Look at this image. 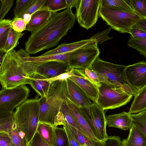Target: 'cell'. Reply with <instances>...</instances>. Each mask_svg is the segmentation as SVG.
<instances>
[{"label": "cell", "instance_id": "obj_9", "mask_svg": "<svg viewBox=\"0 0 146 146\" xmlns=\"http://www.w3.org/2000/svg\"><path fill=\"white\" fill-rule=\"evenodd\" d=\"M23 66L28 77L31 74L36 73L43 76L46 79L66 73L70 69L68 63L56 61L35 63L23 60Z\"/></svg>", "mask_w": 146, "mask_h": 146}, {"label": "cell", "instance_id": "obj_46", "mask_svg": "<svg viewBox=\"0 0 146 146\" xmlns=\"http://www.w3.org/2000/svg\"><path fill=\"white\" fill-rule=\"evenodd\" d=\"M11 140L8 133L0 132V146H11Z\"/></svg>", "mask_w": 146, "mask_h": 146}, {"label": "cell", "instance_id": "obj_28", "mask_svg": "<svg viewBox=\"0 0 146 146\" xmlns=\"http://www.w3.org/2000/svg\"><path fill=\"white\" fill-rule=\"evenodd\" d=\"M60 112L63 118V125L64 123L65 122L86 135L84 131L78 124L71 114L67 105L66 99L64 100L62 103Z\"/></svg>", "mask_w": 146, "mask_h": 146}, {"label": "cell", "instance_id": "obj_39", "mask_svg": "<svg viewBox=\"0 0 146 146\" xmlns=\"http://www.w3.org/2000/svg\"><path fill=\"white\" fill-rule=\"evenodd\" d=\"M27 24L22 18H17L12 20L11 27L15 31L21 33L26 30Z\"/></svg>", "mask_w": 146, "mask_h": 146}, {"label": "cell", "instance_id": "obj_36", "mask_svg": "<svg viewBox=\"0 0 146 146\" xmlns=\"http://www.w3.org/2000/svg\"><path fill=\"white\" fill-rule=\"evenodd\" d=\"M56 140L54 146H70L66 132L63 128L56 127Z\"/></svg>", "mask_w": 146, "mask_h": 146}, {"label": "cell", "instance_id": "obj_40", "mask_svg": "<svg viewBox=\"0 0 146 146\" xmlns=\"http://www.w3.org/2000/svg\"><path fill=\"white\" fill-rule=\"evenodd\" d=\"M29 146H51L36 131L32 139L29 143Z\"/></svg>", "mask_w": 146, "mask_h": 146}, {"label": "cell", "instance_id": "obj_34", "mask_svg": "<svg viewBox=\"0 0 146 146\" xmlns=\"http://www.w3.org/2000/svg\"><path fill=\"white\" fill-rule=\"evenodd\" d=\"M127 45L146 57V38L135 39L131 37L128 40Z\"/></svg>", "mask_w": 146, "mask_h": 146}, {"label": "cell", "instance_id": "obj_35", "mask_svg": "<svg viewBox=\"0 0 146 146\" xmlns=\"http://www.w3.org/2000/svg\"><path fill=\"white\" fill-rule=\"evenodd\" d=\"M129 3L135 12L141 18H146V0H129Z\"/></svg>", "mask_w": 146, "mask_h": 146}, {"label": "cell", "instance_id": "obj_31", "mask_svg": "<svg viewBox=\"0 0 146 146\" xmlns=\"http://www.w3.org/2000/svg\"><path fill=\"white\" fill-rule=\"evenodd\" d=\"M132 124L146 136V109L136 114H130Z\"/></svg>", "mask_w": 146, "mask_h": 146}, {"label": "cell", "instance_id": "obj_2", "mask_svg": "<svg viewBox=\"0 0 146 146\" xmlns=\"http://www.w3.org/2000/svg\"><path fill=\"white\" fill-rule=\"evenodd\" d=\"M66 80L51 82L46 94L40 98L39 122L54 127L62 125L60 110L64 100L69 97Z\"/></svg>", "mask_w": 146, "mask_h": 146}, {"label": "cell", "instance_id": "obj_14", "mask_svg": "<svg viewBox=\"0 0 146 146\" xmlns=\"http://www.w3.org/2000/svg\"><path fill=\"white\" fill-rule=\"evenodd\" d=\"M74 75L68 78L86 93L93 102H96L98 95L99 86L85 74L84 70L73 68Z\"/></svg>", "mask_w": 146, "mask_h": 146}, {"label": "cell", "instance_id": "obj_48", "mask_svg": "<svg viewBox=\"0 0 146 146\" xmlns=\"http://www.w3.org/2000/svg\"><path fill=\"white\" fill-rule=\"evenodd\" d=\"M132 27L140 29L146 32V18H142Z\"/></svg>", "mask_w": 146, "mask_h": 146}, {"label": "cell", "instance_id": "obj_12", "mask_svg": "<svg viewBox=\"0 0 146 146\" xmlns=\"http://www.w3.org/2000/svg\"><path fill=\"white\" fill-rule=\"evenodd\" d=\"M30 92L26 85L9 89L2 88L0 92V109L13 111L27 100Z\"/></svg>", "mask_w": 146, "mask_h": 146}, {"label": "cell", "instance_id": "obj_26", "mask_svg": "<svg viewBox=\"0 0 146 146\" xmlns=\"http://www.w3.org/2000/svg\"><path fill=\"white\" fill-rule=\"evenodd\" d=\"M24 34L17 32L11 28L4 47L0 52L8 53L14 49L19 44V40Z\"/></svg>", "mask_w": 146, "mask_h": 146}, {"label": "cell", "instance_id": "obj_13", "mask_svg": "<svg viewBox=\"0 0 146 146\" xmlns=\"http://www.w3.org/2000/svg\"><path fill=\"white\" fill-rule=\"evenodd\" d=\"M124 74L134 96L146 85V62L141 61L126 66Z\"/></svg>", "mask_w": 146, "mask_h": 146}, {"label": "cell", "instance_id": "obj_49", "mask_svg": "<svg viewBox=\"0 0 146 146\" xmlns=\"http://www.w3.org/2000/svg\"><path fill=\"white\" fill-rule=\"evenodd\" d=\"M67 8L71 9L72 7L76 8L78 6L80 0H66Z\"/></svg>", "mask_w": 146, "mask_h": 146}, {"label": "cell", "instance_id": "obj_19", "mask_svg": "<svg viewBox=\"0 0 146 146\" xmlns=\"http://www.w3.org/2000/svg\"><path fill=\"white\" fill-rule=\"evenodd\" d=\"M29 84L40 97L44 96L47 92L51 82L44 76L37 73H33L28 77Z\"/></svg>", "mask_w": 146, "mask_h": 146}, {"label": "cell", "instance_id": "obj_50", "mask_svg": "<svg viewBox=\"0 0 146 146\" xmlns=\"http://www.w3.org/2000/svg\"><path fill=\"white\" fill-rule=\"evenodd\" d=\"M32 15L29 14H25L23 16V19L26 24H27L31 19Z\"/></svg>", "mask_w": 146, "mask_h": 146}, {"label": "cell", "instance_id": "obj_7", "mask_svg": "<svg viewBox=\"0 0 146 146\" xmlns=\"http://www.w3.org/2000/svg\"><path fill=\"white\" fill-rule=\"evenodd\" d=\"M100 83L96 102L104 110H112L125 105L134 96L122 86Z\"/></svg>", "mask_w": 146, "mask_h": 146}, {"label": "cell", "instance_id": "obj_16", "mask_svg": "<svg viewBox=\"0 0 146 146\" xmlns=\"http://www.w3.org/2000/svg\"><path fill=\"white\" fill-rule=\"evenodd\" d=\"M66 100L71 114L86 135L93 140L100 141L96 137L88 124L84 115L83 108L75 105L68 98Z\"/></svg>", "mask_w": 146, "mask_h": 146}, {"label": "cell", "instance_id": "obj_32", "mask_svg": "<svg viewBox=\"0 0 146 146\" xmlns=\"http://www.w3.org/2000/svg\"><path fill=\"white\" fill-rule=\"evenodd\" d=\"M66 8L67 6L66 0H46L40 10L48 11L53 13Z\"/></svg>", "mask_w": 146, "mask_h": 146}, {"label": "cell", "instance_id": "obj_44", "mask_svg": "<svg viewBox=\"0 0 146 146\" xmlns=\"http://www.w3.org/2000/svg\"><path fill=\"white\" fill-rule=\"evenodd\" d=\"M85 75L92 81L96 84L99 87L100 83L98 79L97 74L91 68H87L84 70Z\"/></svg>", "mask_w": 146, "mask_h": 146}, {"label": "cell", "instance_id": "obj_17", "mask_svg": "<svg viewBox=\"0 0 146 146\" xmlns=\"http://www.w3.org/2000/svg\"><path fill=\"white\" fill-rule=\"evenodd\" d=\"M106 121L108 127H115L124 130L129 129L132 125L130 114L125 111L108 115L106 117Z\"/></svg>", "mask_w": 146, "mask_h": 146}, {"label": "cell", "instance_id": "obj_41", "mask_svg": "<svg viewBox=\"0 0 146 146\" xmlns=\"http://www.w3.org/2000/svg\"><path fill=\"white\" fill-rule=\"evenodd\" d=\"M104 146H122V141L118 136H108L104 141Z\"/></svg>", "mask_w": 146, "mask_h": 146}, {"label": "cell", "instance_id": "obj_5", "mask_svg": "<svg viewBox=\"0 0 146 146\" xmlns=\"http://www.w3.org/2000/svg\"><path fill=\"white\" fill-rule=\"evenodd\" d=\"M126 67L105 61L98 56L92 64L90 68L97 74L100 82L122 86L134 95V93L125 76L124 71Z\"/></svg>", "mask_w": 146, "mask_h": 146}, {"label": "cell", "instance_id": "obj_18", "mask_svg": "<svg viewBox=\"0 0 146 146\" xmlns=\"http://www.w3.org/2000/svg\"><path fill=\"white\" fill-rule=\"evenodd\" d=\"M53 13L48 11L40 10L32 15L31 18L27 24L26 30L34 32L44 26L48 21Z\"/></svg>", "mask_w": 146, "mask_h": 146}, {"label": "cell", "instance_id": "obj_29", "mask_svg": "<svg viewBox=\"0 0 146 146\" xmlns=\"http://www.w3.org/2000/svg\"><path fill=\"white\" fill-rule=\"evenodd\" d=\"M100 6L113 7L125 11L135 13L129 3L128 0H101Z\"/></svg>", "mask_w": 146, "mask_h": 146}, {"label": "cell", "instance_id": "obj_43", "mask_svg": "<svg viewBox=\"0 0 146 146\" xmlns=\"http://www.w3.org/2000/svg\"><path fill=\"white\" fill-rule=\"evenodd\" d=\"M131 37L135 39L146 38V32L140 29L132 27L130 31Z\"/></svg>", "mask_w": 146, "mask_h": 146}, {"label": "cell", "instance_id": "obj_22", "mask_svg": "<svg viewBox=\"0 0 146 146\" xmlns=\"http://www.w3.org/2000/svg\"><path fill=\"white\" fill-rule=\"evenodd\" d=\"M134 97L128 112L130 114L138 113L146 109V85Z\"/></svg>", "mask_w": 146, "mask_h": 146}, {"label": "cell", "instance_id": "obj_11", "mask_svg": "<svg viewBox=\"0 0 146 146\" xmlns=\"http://www.w3.org/2000/svg\"><path fill=\"white\" fill-rule=\"evenodd\" d=\"M83 111L88 124L96 137L101 141L107 139L108 136L104 110L96 102H92L87 111L84 109Z\"/></svg>", "mask_w": 146, "mask_h": 146}, {"label": "cell", "instance_id": "obj_3", "mask_svg": "<svg viewBox=\"0 0 146 146\" xmlns=\"http://www.w3.org/2000/svg\"><path fill=\"white\" fill-rule=\"evenodd\" d=\"M23 60L15 49L7 53L0 65V82L2 88L9 89L29 84Z\"/></svg>", "mask_w": 146, "mask_h": 146}, {"label": "cell", "instance_id": "obj_38", "mask_svg": "<svg viewBox=\"0 0 146 146\" xmlns=\"http://www.w3.org/2000/svg\"><path fill=\"white\" fill-rule=\"evenodd\" d=\"M1 5L0 10V20L3 19L13 6V0H1Z\"/></svg>", "mask_w": 146, "mask_h": 146}, {"label": "cell", "instance_id": "obj_10", "mask_svg": "<svg viewBox=\"0 0 146 146\" xmlns=\"http://www.w3.org/2000/svg\"><path fill=\"white\" fill-rule=\"evenodd\" d=\"M101 0H80L74 15L79 25L88 30L96 23L99 17Z\"/></svg>", "mask_w": 146, "mask_h": 146}, {"label": "cell", "instance_id": "obj_37", "mask_svg": "<svg viewBox=\"0 0 146 146\" xmlns=\"http://www.w3.org/2000/svg\"><path fill=\"white\" fill-rule=\"evenodd\" d=\"M110 27L105 31L98 32L96 34L90 37L91 40H94L99 44H101L103 42L111 39L112 37H110L108 33L111 30Z\"/></svg>", "mask_w": 146, "mask_h": 146}, {"label": "cell", "instance_id": "obj_24", "mask_svg": "<svg viewBox=\"0 0 146 146\" xmlns=\"http://www.w3.org/2000/svg\"><path fill=\"white\" fill-rule=\"evenodd\" d=\"M14 123V113L0 109V132L8 133L12 129Z\"/></svg>", "mask_w": 146, "mask_h": 146}, {"label": "cell", "instance_id": "obj_33", "mask_svg": "<svg viewBox=\"0 0 146 146\" xmlns=\"http://www.w3.org/2000/svg\"><path fill=\"white\" fill-rule=\"evenodd\" d=\"M12 20L8 19L0 20V50L4 46L9 31L11 27Z\"/></svg>", "mask_w": 146, "mask_h": 146}, {"label": "cell", "instance_id": "obj_45", "mask_svg": "<svg viewBox=\"0 0 146 146\" xmlns=\"http://www.w3.org/2000/svg\"><path fill=\"white\" fill-rule=\"evenodd\" d=\"M46 1V0H36L35 3L25 14H29L32 15L34 13L41 9Z\"/></svg>", "mask_w": 146, "mask_h": 146}, {"label": "cell", "instance_id": "obj_30", "mask_svg": "<svg viewBox=\"0 0 146 146\" xmlns=\"http://www.w3.org/2000/svg\"><path fill=\"white\" fill-rule=\"evenodd\" d=\"M36 0H17L14 9V17L22 18L23 16L35 3Z\"/></svg>", "mask_w": 146, "mask_h": 146}, {"label": "cell", "instance_id": "obj_25", "mask_svg": "<svg viewBox=\"0 0 146 146\" xmlns=\"http://www.w3.org/2000/svg\"><path fill=\"white\" fill-rule=\"evenodd\" d=\"M64 124L68 126L82 146H104V141L93 140L66 123L64 122Z\"/></svg>", "mask_w": 146, "mask_h": 146}, {"label": "cell", "instance_id": "obj_42", "mask_svg": "<svg viewBox=\"0 0 146 146\" xmlns=\"http://www.w3.org/2000/svg\"><path fill=\"white\" fill-rule=\"evenodd\" d=\"M63 125V128L66 132L70 146H82L68 126L65 124Z\"/></svg>", "mask_w": 146, "mask_h": 146}, {"label": "cell", "instance_id": "obj_23", "mask_svg": "<svg viewBox=\"0 0 146 146\" xmlns=\"http://www.w3.org/2000/svg\"><path fill=\"white\" fill-rule=\"evenodd\" d=\"M55 127L48 123L39 122L37 129L42 137L51 146H54L56 141Z\"/></svg>", "mask_w": 146, "mask_h": 146}, {"label": "cell", "instance_id": "obj_1", "mask_svg": "<svg viewBox=\"0 0 146 146\" xmlns=\"http://www.w3.org/2000/svg\"><path fill=\"white\" fill-rule=\"evenodd\" d=\"M76 18L71 9L52 13L47 22L31 34L25 43V51L29 54L56 46L68 30L74 27Z\"/></svg>", "mask_w": 146, "mask_h": 146}, {"label": "cell", "instance_id": "obj_4", "mask_svg": "<svg viewBox=\"0 0 146 146\" xmlns=\"http://www.w3.org/2000/svg\"><path fill=\"white\" fill-rule=\"evenodd\" d=\"M38 95L28 99L16 108L14 113L17 128L25 134L29 144L37 131L39 123L40 98Z\"/></svg>", "mask_w": 146, "mask_h": 146}, {"label": "cell", "instance_id": "obj_47", "mask_svg": "<svg viewBox=\"0 0 146 146\" xmlns=\"http://www.w3.org/2000/svg\"><path fill=\"white\" fill-rule=\"evenodd\" d=\"M74 75L73 73V68H70L69 71L66 73L62 74L56 77L46 79L51 82L58 80H66Z\"/></svg>", "mask_w": 146, "mask_h": 146}, {"label": "cell", "instance_id": "obj_27", "mask_svg": "<svg viewBox=\"0 0 146 146\" xmlns=\"http://www.w3.org/2000/svg\"><path fill=\"white\" fill-rule=\"evenodd\" d=\"M11 140V146H29L25 134L17 128L15 122L12 130L8 133Z\"/></svg>", "mask_w": 146, "mask_h": 146}, {"label": "cell", "instance_id": "obj_6", "mask_svg": "<svg viewBox=\"0 0 146 146\" xmlns=\"http://www.w3.org/2000/svg\"><path fill=\"white\" fill-rule=\"evenodd\" d=\"M98 15L107 25L121 33L130 34L131 28L142 18L135 13L101 6Z\"/></svg>", "mask_w": 146, "mask_h": 146}, {"label": "cell", "instance_id": "obj_8", "mask_svg": "<svg viewBox=\"0 0 146 146\" xmlns=\"http://www.w3.org/2000/svg\"><path fill=\"white\" fill-rule=\"evenodd\" d=\"M98 44L95 41L72 51L68 62L70 68L83 70L90 68L100 53Z\"/></svg>", "mask_w": 146, "mask_h": 146}, {"label": "cell", "instance_id": "obj_21", "mask_svg": "<svg viewBox=\"0 0 146 146\" xmlns=\"http://www.w3.org/2000/svg\"><path fill=\"white\" fill-rule=\"evenodd\" d=\"M95 41H96L94 40L89 38L71 43L61 44L57 48L45 53L40 56H49L72 52L79 48Z\"/></svg>", "mask_w": 146, "mask_h": 146}, {"label": "cell", "instance_id": "obj_15", "mask_svg": "<svg viewBox=\"0 0 146 146\" xmlns=\"http://www.w3.org/2000/svg\"><path fill=\"white\" fill-rule=\"evenodd\" d=\"M66 80L69 96L68 98L75 105L87 111L92 103L91 99L75 82L68 78Z\"/></svg>", "mask_w": 146, "mask_h": 146}, {"label": "cell", "instance_id": "obj_20", "mask_svg": "<svg viewBox=\"0 0 146 146\" xmlns=\"http://www.w3.org/2000/svg\"><path fill=\"white\" fill-rule=\"evenodd\" d=\"M122 146H146V136L132 124L128 137L122 141Z\"/></svg>", "mask_w": 146, "mask_h": 146}]
</instances>
